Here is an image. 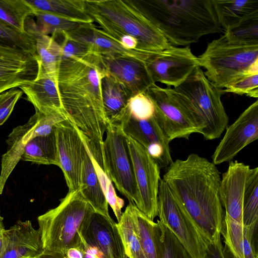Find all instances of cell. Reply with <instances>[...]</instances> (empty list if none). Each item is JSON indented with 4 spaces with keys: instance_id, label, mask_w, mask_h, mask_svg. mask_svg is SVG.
I'll return each mask as SVG.
<instances>
[{
    "instance_id": "obj_1",
    "label": "cell",
    "mask_w": 258,
    "mask_h": 258,
    "mask_svg": "<svg viewBox=\"0 0 258 258\" xmlns=\"http://www.w3.org/2000/svg\"><path fill=\"white\" fill-rule=\"evenodd\" d=\"M108 74L102 57L89 52L62 56L57 68L56 85L63 115L93 153L102 152L107 128L101 80Z\"/></svg>"
},
{
    "instance_id": "obj_2",
    "label": "cell",
    "mask_w": 258,
    "mask_h": 258,
    "mask_svg": "<svg viewBox=\"0 0 258 258\" xmlns=\"http://www.w3.org/2000/svg\"><path fill=\"white\" fill-rule=\"evenodd\" d=\"M162 179L207 241L221 236L224 213L219 194L220 173L216 165L191 153L185 159L173 161Z\"/></svg>"
},
{
    "instance_id": "obj_3",
    "label": "cell",
    "mask_w": 258,
    "mask_h": 258,
    "mask_svg": "<svg viewBox=\"0 0 258 258\" xmlns=\"http://www.w3.org/2000/svg\"><path fill=\"white\" fill-rule=\"evenodd\" d=\"M169 43L187 46L222 32L212 0H139Z\"/></svg>"
},
{
    "instance_id": "obj_4",
    "label": "cell",
    "mask_w": 258,
    "mask_h": 258,
    "mask_svg": "<svg viewBox=\"0 0 258 258\" xmlns=\"http://www.w3.org/2000/svg\"><path fill=\"white\" fill-rule=\"evenodd\" d=\"M85 2L87 13L93 22L114 40L117 41L123 35L133 36L138 41L137 50L142 51L162 50L171 45L149 19L139 0Z\"/></svg>"
},
{
    "instance_id": "obj_5",
    "label": "cell",
    "mask_w": 258,
    "mask_h": 258,
    "mask_svg": "<svg viewBox=\"0 0 258 258\" xmlns=\"http://www.w3.org/2000/svg\"><path fill=\"white\" fill-rule=\"evenodd\" d=\"M165 88L205 140H213L221 136L229 120L221 99L223 93L207 79L201 67L179 86Z\"/></svg>"
},
{
    "instance_id": "obj_6",
    "label": "cell",
    "mask_w": 258,
    "mask_h": 258,
    "mask_svg": "<svg viewBox=\"0 0 258 258\" xmlns=\"http://www.w3.org/2000/svg\"><path fill=\"white\" fill-rule=\"evenodd\" d=\"M94 213L79 189L69 191L57 207L37 218L42 254L66 256L69 248L81 247L79 233Z\"/></svg>"
},
{
    "instance_id": "obj_7",
    "label": "cell",
    "mask_w": 258,
    "mask_h": 258,
    "mask_svg": "<svg viewBox=\"0 0 258 258\" xmlns=\"http://www.w3.org/2000/svg\"><path fill=\"white\" fill-rule=\"evenodd\" d=\"M198 57L207 79L221 89L246 75L249 67L258 60V45L232 43L223 35L209 42Z\"/></svg>"
},
{
    "instance_id": "obj_8",
    "label": "cell",
    "mask_w": 258,
    "mask_h": 258,
    "mask_svg": "<svg viewBox=\"0 0 258 258\" xmlns=\"http://www.w3.org/2000/svg\"><path fill=\"white\" fill-rule=\"evenodd\" d=\"M102 143V169L117 190L136 207L139 198L126 135L120 125L107 124Z\"/></svg>"
},
{
    "instance_id": "obj_9",
    "label": "cell",
    "mask_w": 258,
    "mask_h": 258,
    "mask_svg": "<svg viewBox=\"0 0 258 258\" xmlns=\"http://www.w3.org/2000/svg\"><path fill=\"white\" fill-rule=\"evenodd\" d=\"M158 220L177 238L191 258H202L207 241L178 204L162 179L158 194Z\"/></svg>"
},
{
    "instance_id": "obj_10",
    "label": "cell",
    "mask_w": 258,
    "mask_h": 258,
    "mask_svg": "<svg viewBox=\"0 0 258 258\" xmlns=\"http://www.w3.org/2000/svg\"><path fill=\"white\" fill-rule=\"evenodd\" d=\"M154 84L176 87L183 83L198 67V57L188 46L171 45L162 50L149 51L144 61Z\"/></svg>"
},
{
    "instance_id": "obj_11",
    "label": "cell",
    "mask_w": 258,
    "mask_h": 258,
    "mask_svg": "<svg viewBox=\"0 0 258 258\" xmlns=\"http://www.w3.org/2000/svg\"><path fill=\"white\" fill-rule=\"evenodd\" d=\"M126 135L139 194L137 208L152 220L158 215L160 167L146 149Z\"/></svg>"
},
{
    "instance_id": "obj_12",
    "label": "cell",
    "mask_w": 258,
    "mask_h": 258,
    "mask_svg": "<svg viewBox=\"0 0 258 258\" xmlns=\"http://www.w3.org/2000/svg\"><path fill=\"white\" fill-rule=\"evenodd\" d=\"M56 122L54 116L35 111L25 124L13 130L6 141L7 151L2 159L0 194L9 176L21 159L25 145L35 137L50 135Z\"/></svg>"
},
{
    "instance_id": "obj_13",
    "label": "cell",
    "mask_w": 258,
    "mask_h": 258,
    "mask_svg": "<svg viewBox=\"0 0 258 258\" xmlns=\"http://www.w3.org/2000/svg\"><path fill=\"white\" fill-rule=\"evenodd\" d=\"M58 160L69 191L80 188L85 144L78 131L69 120L57 122L53 127Z\"/></svg>"
},
{
    "instance_id": "obj_14",
    "label": "cell",
    "mask_w": 258,
    "mask_h": 258,
    "mask_svg": "<svg viewBox=\"0 0 258 258\" xmlns=\"http://www.w3.org/2000/svg\"><path fill=\"white\" fill-rule=\"evenodd\" d=\"M153 102L154 117L170 142L176 139L188 140L197 129L179 104L165 88L156 84L145 92Z\"/></svg>"
},
{
    "instance_id": "obj_15",
    "label": "cell",
    "mask_w": 258,
    "mask_h": 258,
    "mask_svg": "<svg viewBox=\"0 0 258 258\" xmlns=\"http://www.w3.org/2000/svg\"><path fill=\"white\" fill-rule=\"evenodd\" d=\"M258 139V100L249 105L230 125L212 156L213 163L230 162L244 148Z\"/></svg>"
},
{
    "instance_id": "obj_16",
    "label": "cell",
    "mask_w": 258,
    "mask_h": 258,
    "mask_svg": "<svg viewBox=\"0 0 258 258\" xmlns=\"http://www.w3.org/2000/svg\"><path fill=\"white\" fill-rule=\"evenodd\" d=\"M39 69L37 54L0 47V94L34 81Z\"/></svg>"
},
{
    "instance_id": "obj_17",
    "label": "cell",
    "mask_w": 258,
    "mask_h": 258,
    "mask_svg": "<svg viewBox=\"0 0 258 258\" xmlns=\"http://www.w3.org/2000/svg\"><path fill=\"white\" fill-rule=\"evenodd\" d=\"M79 234L98 249L102 258H127L116 223L111 218L95 212Z\"/></svg>"
},
{
    "instance_id": "obj_18",
    "label": "cell",
    "mask_w": 258,
    "mask_h": 258,
    "mask_svg": "<svg viewBox=\"0 0 258 258\" xmlns=\"http://www.w3.org/2000/svg\"><path fill=\"white\" fill-rule=\"evenodd\" d=\"M67 33L71 38L85 45L88 52L102 57L132 58L144 62L149 52L125 49L93 23L82 24Z\"/></svg>"
},
{
    "instance_id": "obj_19",
    "label": "cell",
    "mask_w": 258,
    "mask_h": 258,
    "mask_svg": "<svg viewBox=\"0 0 258 258\" xmlns=\"http://www.w3.org/2000/svg\"><path fill=\"white\" fill-rule=\"evenodd\" d=\"M249 165L237 160L229 162L221 178L219 194L224 215L243 225L242 209Z\"/></svg>"
},
{
    "instance_id": "obj_20",
    "label": "cell",
    "mask_w": 258,
    "mask_h": 258,
    "mask_svg": "<svg viewBox=\"0 0 258 258\" xmlns=\"http://www.w3.org/2000/svg\"><path fill=\"white\" fill-rule=\"evenodd\" d=\"M4 250L2 258L36 257L42 253L41 234L31 221L19 220L3 230Z\"/></svg>"
},
{
    "instance_id": "obj_21",
    "label": "cell",
    "mask_w": 258,
    "mask_h": 258,
    "mask_svg": "<svg viewBox=\"0 0 258 258\" xmlns=\"http://www.w3.org/2000/svg\"><path fill=\"white\" fill-rule=\"evenodd\" d=\"M102 58L109 74L125 88L132 97L145 92L154 84L144 61L127 58Z\"/></svg>"
},
{
    "instance_id": "obj_22",
    "label": "cell",
    "mask_w": 258,
    "mask_h": 258,
    "mask_svg": "<svg viewBox=\"0 0 258 258\" xmlns=\"http://www.w3.org/2000/svg\"><path fill=\"white\" fill-rule=\"evenodd\" d=\"M56 76L38 72L34 81L19 88L26 94L27 99L33 105L35 111L44 114H59L64 116Z\"/></svg>"
},
{
    "instance_id": "obj_23",
    "label": "cell",
    "mask_w": 258,
    "mask_h": 258,
    "mask_svg": "<svg viewBox=\"0 0 258 258\" xmlns=\"http://www.w3.org/2000/svg\"><path fill=\"white\" fill-rule=\"evenodd\" d=\"M104 111L107 124L121 125L130 116L128 101L131 95L112 76L108 74L101 80Z\"/></svg>"
},
{
    "instance_id": "obj_24",
    "label": "cell",
    "mask_w": 258,
    "mask_h": 258,
    "mask_svg": "<svg viewBox=\"0 0 258 258\" xmlns=\"http://www.w3.org/2000/svg\"><path fill=\"white\" fill-rule=\"evenodd\" d=\"M136 234L146 258H163L161 230L155 222L141 212L134 203L128 204Z\"/></svg>"
},
{
    "instance_id": "obj_25",
    "label": "cell",
    "mask_w": 258,
    "mask_h": 258,
    "mask_svg": "<svg viewBox=\"0 0 258 258\" xmlns=\"http://www.w3.org/2000/svg\"><path fill=\"white\" fill-rule=\"evenodd\" d=\"M85 146L79 190L95 213L111 218L108 212V204L96 172L92 157L86 144Z\"/></svg>"
},
{
    "instance_id": "obj_26",
    "label": "cell",
    "mask_w": 258,
    "mask_h": 258,
    "mask_svg": "<svg viewBox=\"0 0 258 258\" xmlns=\"http://www.w3.org/2000/svg\"><path fill=\"white\" fill-rule=\"evenodd\" d=\"M25 30L36 40V50L39 62V72L56 75L58 64L62 56L61 46L52 37L40 33L31 18L25 21Z\"/></svg>"
},
{
    "instance_id": "obj_27",
    "label": "cell",
    "mask_w": 258,
    "mask_h": 258,
    "mask_svg": "<svg viewBox=\"0 0 258 258\" xmlns=\"http://www.w3.org/2000/svg\"><path fill=\"white\" fill-rule=\"evenodd\" d=\"M124 133L147 149L159 144L170 151V141L157 123L154 116L147 120H137L131 115L121 124Z\"/></svg>"
},
{
    "instance_id": "obj_28",
    "label": "cell",
    "mask_w": 258,
    "mask_h": 258,
    "mask_svg": "<svg viewBox=\"0 0 258 258\" xmlns=\"http://www.w3.org/2000/svg\"><path fill=\"white\" fill-rule=\"evenodd\" d=\"M212 4L224 32L258 13V0H212Z\"/></svg>"
},
{
    "instance_id": "obj_29",
    "label": "cell",
    "mask_w": 258,
    "mask_h": 258,
    "mask_svg": "<svg viewBox=\"0 0 258 258\" xmlns=\"http://www.w3.org/2000/svg\"><path fill=\"white\" fill-rule=\"evenodd\" d=\"M34 11L50 13L82 24L93 23L86 12L85 0H26Z\"/></svg>"
},
{
    "instance_id": "obj_30",
    "label": "cell",
    "mask_w": 258,
    "mask_h": 258,
    "mask_svg": "<svg viewBox=\"0 0 258 258\" xmlns=\"http://www.w3.org/2000/svg\"><path fill=\"white\" fill-rule=\"evenodd\" d=\"M21 159L39 164L58 166L54 130L48 136L37 137L29 141L24 147Z\"/></svg>"
},
{
    "instance_id": "obj_31",
    "label": "cell",
    "mask_w": 258,
    "mask_h": 258,
    "mask_svg": "<svg viewBox=\"0 0 258 258\" xmlns=\"http://www.w3.org/2000/svg\"><path fill=\"white\" fill-rule=\"evenodd\" d=\"M34 14L26 0H0V20L19 31L26 32L25 21Z\"/></svg>"
},
{
    "instance_id": "obj_32",
    "label": "cell",
    "mask_w": 258,
    "mask_h": 258,
    "mask_svg": "<svg viewBox=\"0 0 258 258\" xmlns=\"http://www.w3.org/2000/svg\"><path fill=\"white\" fill-rule=\"evenodd\" d=\"M258 222V167L249 169L243 202L242 223L248 226Z\"/></svg>"
},
{
    "instance_id": "obj_33",
    "label": "cell",
    "mask_w": 258,
    "mask_h": 258,
    "mask_svg": "<svg viewBox=\"0 0 258 258\" xmlns=\"http://www.w3.org/2000/svg\"><path fill=\"white\" fill-rule=\"evenodd\" d=\"M116 225L127 257L146 258L136 234L128 205Z\"/></svg>"
},
{
    "instance_id": "obj_34",
    "label": "cell",
    "mask_w": 258,
    "mask_h": 258,
    "mask_svg": "<svg viewBox=\"0 0 258 258\" xmlns=\"http://www.w3.org/2000/svg\"><path fill=\"white\" fill-rule=\"evenodd\" d=\"M0 47L37 54L36 40L27 31L21 32L0 20Z\"/></svg>"
},
{
    "instance_id": "obj_35",
    "label": "cell",
    "mask_w": 258,
    "mask_h": 258,
    "mask_svg": "<svg viewBox=\"0 0 258 258\" xmlns=\"http://www.w3.org/2000/svg\"><path fill=\"white\" fill-rule=\"evenodd\" d=\"M228 41L242 45H258V13L224 32Z\"/></svg>"
},
{
    "instance_id": "obj_36",
    "label": "cell",
    "mask_w": 258,
    "mask_h": 258,
    "mask_svg": "<svg viewBox=\"0 0 258 258\" xmlns=\"http://www.w3.org/2000/svg\"><path fill=\"white\" fill-rule=\"evenodd\" d=\"M34 16L37 19L38 31L44 35L68 32L82 24L75 20L43 11H34Z\"/></svg>"
},
{
    "instance_id": "obj_37",
    "label": "cell",
    "mask_w": 258,
    "mask_h": 258,
    "mask_svg": "<svg viewBox=\"0 0 258 258\" xmlns=\"http://www.w3.org/2000/svg\"><path fill=\"white\" fill-rule=\"evenodd\" d=\"M92 161L108 204L111 207L118 222L122 215L121 209L123 207L124 201L117 196L111 181L104 170L93 158Z\"/></svg>"
},
{
    "instance_id": "obj_38",
    "label": "cell",
    "mask_w": 258,
    "mask_h": 258,
    "mask_svg": "<svg viewBox=\"0 0 258 258\" xmlns=\"http://www.w3.org/2000/svg\"><path fill=\"white\" fill-rule=\"evenodd\" d=\"M226 228L223 234L224 243L238 258H244L243 251V225L224 215Z\"/></svg>"
},
{
    "instance_id": "obj_39",
    "label": "cell",
    "mask_w": 258,
    "mask_h": 258,
    "mask_svg": "<svg viewBox=\"0 0 258 258\" xmlns=\"http://www.w3.org/2000/svg\"><path fill=\"white\" fill-rule=\"evenodd\" d=\"M157 222L163 244V258H191L174 235L158 220Z\"/></svg>"
},
{
    "instance_id": "obj_40",
    "label": "cell",
    "mask_w": 258,
    "mask_h": 258,
    "mask_svg": "<svg viewBox=\"0 0 258 258\" xmlns=\"http://www.w3.org/2000/svg\"><path fill=\"white\" fill-rule=\"evenodd\" d=\"M222 90L223 93L246 95L249 97H258V75H245L235 80Z\"/></svg>"
},
{
    "instance_id": "obj_41",
    "label": "cell",
    "mask_w": 258,
    "mask_h": 258,
    "mask_svg": "<svg viewBox=\"0 0 258 258\" xmlns=\"http://www.w3.org/2000/svg\"><path fill=\"white\" fill-rule=\"evenodd\" d=\"M128 108L131 115L137 120H147L154 115V104L145 92L131 97Z\"/></svg>"
},
{
    "instance_id": "obj_42",
    "label": "cell",
    "mask_w": 258,
    "mask_h": 258,
    "mask_svg": "<svg viewBox=\"0 0 258 258\" xmlns=\"http://www.w3.org/2000/svg\"><path fill=\"white\" fill-rule=\"evenodd\" d=\"M23 93L14 88L0 94V126L8 119Z\"/></svg>"
},
{
    "instance_id": "obj_43",
    "label": "cell",
    "mask_w": 258,
    "mask_h": 258,
    "mask_svg": "<svg viewBox=\"0 0 258 258\" xmlns=\"http://www.w3.org/2000/svg\"><path fill=\"white\" fill-rule=\"evenodd\" d=\"M257 229V223L248 226H243V251L244 258H257L255 245Z\"/></svg>"
},
{
    "instance_id": "obj_44",
    "label": "cell",
    "mask_w": 258,
    "mask_h": 258,
    "mask_svg": "<svg viewBox=\"0 0 258 258\" xmlns=\"http://www.w3.org/2000/svg\"><path fill=\"white\" fill-rule=\"evenodd\" d=\"M223 247L220 236L215 241L206 244L202 258H225Z\"/></svg>"
},
{
    "instance_id": "obj_45",
    "label": "cell",
    "mask_w": 258,
    "mask_h": 258,
    "mask_svg": "<svg viewBox=\"0 0 258 258\" xmlns=\"http://www.w3.org/2000/svg\"><path fill=\"white\" fill-rule=\"evenodd\" d=\"M117 41L125 49L137 50L138 41L133 36L127 35H121L118 38Z\"/></svg>"
},
{
    "instance_id": "obj_46",
    "label": "cell",
    "mask_w": 258,
    "mask_h": 258,
    "mask_svg": "<svg viewBox=\"0 0 258 258\" xmlns=\"http://www.w3.org/2000/svg\"><path fill=\"white\" fill-rule=\"evenodd\" d=\"M66 256L67 258H83L84 253L82 246L69 248L66 251Z\"/></svg>"
},
{
    "instance_id": "obj_47",
    "label": "cell",
    "mask_w": 258,
    "mask_h": 258,
    "mask_svg": "<svg viewBox=\"0 0 258 258\" xmlns=\"http://www.w3.org/2000/svg\"><path fill=\"white\" fill-rule=\"evenodd\" d=\"M223 252L225 258H238L232 252L228 245L225 243L223 247Z\"/></svg>"
},
{
    "instance_id": "obj_48",
    "label": "cell",
    "mask_w": 258,
    "mask_h": 258,
    "mask_svg": "<svg viewBox=\"0 0 258 258\" xmlns=\"http://www.w3.org/2000/svg\"><path fill=\"white\" fill-rule=\"evenodd\" d=\"M246 75H258V60L254 62L249 67Z\"/></svg>"
},
{
    "instance_id": "obj_49",
    "label": "cell",
    "mask_w": 258,
    "mask_h": 258,
    "mask_svg": "<svg viewBox=\"0 0 258 258\" xmlns=\"http://www.w3.org/2000/svg\"><path fill=\"white\" fill-rule=\"evenodd\" d=\"M3 232V231L0 232V258L3 257L4 250V240Z\"/></svg>"
},
{
    "instance_id": "obj_50",
    "label": "cell",
    "mask_w": 258,
    "mask_h": 258,
    "mask_svg": "<svg viewBox=\"0 0 258 258\" xmlns=\"http://www.w3.org/2000/svg\"><path fill=\"white\" fill-rule=\"evenodd\" d=\"M38 258H67L66 256H61L53 254H41Z\"/></svg>"
},
{
    "instance_id": "obj_51",
    "label": "cell",
    "mask_w": 258,
    "mask_h": 258,
    "mask_svg": "<svg viewBox=\"0 0 258 258\" xmlns=\"http://www.w3.org/2000/svg\"><path fill=\"white\" fill-rule=\"evenodd\" d=\"M3 217L1 216L0 211V232L5 229V226L3 223Z\"/></svg>"
},
{
    "instance_id": "obj_52",
    "label": "cell",
    "mask_w": 258,
    "mask_h": 258,
    "mask_svg": "<svg viewBox=\"0 0 258 258\" xmlns=\"http://www.w3.org/2000/svg\"><path fill=\"white\" fill-rule=\"evenodd\" d=\"M23 258H38V256H36V257H23Z\"/></svg>"
}]
</instances>
